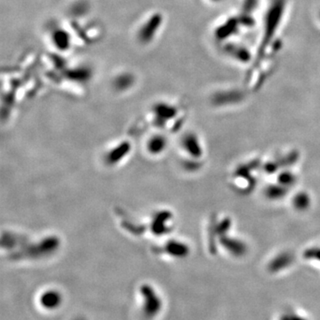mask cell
Returning <instances> with one entry per match:
<instances>
[{"instance_id":"cell-1","label":"cell","mask_w":320,"mask_h":320,"mask_svg":"<svg viewBox=\"0 0 320 320\" xmlns=\"http://www.w3.org/2000/svg\"><path fill=\"white\" fill-rule=\"evenodd\" d=\"M141 297H143L142 313L148 319H153L159 314L163 309V300L158 292L151 286H143L141 287Z\"/></svg>"},{"instance_id":"cell-2","label":"cell","mask_w":320,"mask_h":320,"mask_svg":"<svg viewBox=\"0 0 320 320\" xmlns=\"http://www.w3.org/2000/svg\"><path fill=\"white\" fill-rule=\"evenodd\" d=\"M39 300L43 307L49 310H54L58 308L61 303L63 302L60 293L54 290L45 291L42 295H40Z\"/></svg>"}]
</instances>
